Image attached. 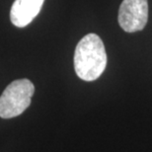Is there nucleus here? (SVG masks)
Instances as JSON below:
<instances>
[{
	"instance_id": "obj_1",
	"label": "nucleus",
	"mask_w": 152,
	"mask_h": 152,
	"mask_svg": "<svg viewBox=\"0 0 152 152\" xmlns=\"http://www.w3.org/2000/svg\"><path fill=\"white\" fill-rule=\"evenodd\" d=\"M107 65V53L101 38L91 33L83 37L76 45L74 69L84 81H94L104 72Z\"/></svg>"
},
{
	"instance_id": "obj_2",
	"label": "nucleus",
	"mask_w": 152,
	"mask_h": 152,
	"mask_svg": "<svg viewBox=\"0 0 152 152\" xmlns=\"http://www.w3.org/2000/svg\"><path fill=\"white\" fill-rule=\"evenodd\" d=\"M35 86L29 79L11 82L0 96V118H12L20 115L31 104Z\"/></svg>"
},
{
	"instance_id": "obj_3",
	"label": "nucleus",
	"mask_w": 152,
	"mask_h": 152,
	"mask_svg": "<svg viewBox=\"0 0 152 152\" xmlns=\"http://www.w3.org/2000/svg\"><path fill=\"white\" fill-rule=\"evenodd\" d=\"M118 24L126 33L144 29L148 21L147 0H124L118 9Z\"/></svg>"
},
{
	"instance_id": "obj_4",
	"label": "nucleus",
	"mask_w": 152,
	"mask_h": 152,
	"mask_svg": "<svg viewBox=\"0 0 152 152\" xmlns=\"http://www.w3.org/2000/svg\"><path fill=\"white\" fill-rule=\"evenodd\" d=\"M45 0H15L10 10V20L14 26L24 28L39 13Z\"/></svg>"
}]
</instances>
